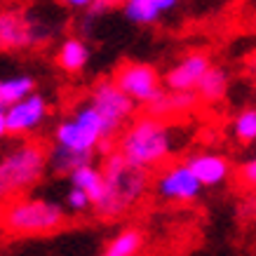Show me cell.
<instances>
[{"mask_svg": "<svg viewBox=\"0 0 256 256\" xmlns=\"http://www.w3.org/2000/svg\"><path fill=\"white\" fill-rule=\"evenodd\" d=\"M66 224V207L50 198H12L0 207V230L14 238L56 233Z\"/></svg>", "mask_w": 256, "mask_h": 256, "instance_id": "obj_3", "label": "cell"}, {"mask_svg": "<svg viewBox=\"0 0 256 256\" xmlns=\"http://www.w3.org/2000/svg\"><path fill=\"white\" fill-rule=\"evenodd\" d=\"M233 132L238 136V141H242V144H252L256 139V110L254 108H244L240 116L235 118Z\"/></svg>", "mask_w": 256, "mask_h": 256, "instance_id": "obj_21", "label": "cell"}, {"mask_svg": "<svg viewBox=\"0 0 256 256\" xmlns=\"http://www.w3.org/2000/svg\"><path fill=\"white\" fill-rule=\"evenodd\" d=\"M118 139V153L127 162L141 170H156L158 164L170 160L172 153L178 150L174 141V127L164 118L144 116L124 124Z\"/></svg>", "mask_w": 256, "mask_h": 256, "instance_id": "obj_2", "label": "cell"}, {"mask_svg": "<svg viewBox=\"0 0 256 256\" xmlns=\"http://www.w3.org/2000/svg\"><path fill=\"white\" fill-rule=\"evenodd\" d=\"M47 153L40 144H22L0 160V207L12 198L26 195L42 181Z\"/></svg>", "mask_w": 256, "mask_h": 256, "instance_id": "obj_4", "label": "cell"}, {"mask_svg": "<svg viewBox=\"0 0 256 256\" xmlns=\"http://www.w3.org/2000/svg\"><path fill=\"white\" fill-rule=\"evenodd\" d=\"M90 45L80 38H66L59 45V52H56V64L59 68L66 70V73H80L85 70V66L90 64Z\"/></svg>", "mask_w": 256, "mask_h": 256, "instance_id": "obj_14", "label": "cell"}, {"mask_svg": "<svg viewBox=\"0 0 256 256\" xmlns=\"http://www.w3.org/2000/svg\"><path fill=\"white\" fill-rule=\"evenodd\" d=\"M200 101L195 96L193 90L188 92H162L153 104H148V116H158V118H170V116H178V113H188L195 110Z\"/></svg>", "mask_w": 256, "mask_h": 256, "instance_id": "obj_13", "label": "cell"}, {"mask_svg": "<svg viewBox=\"0 0 256 256\" xmlns=\"http://www.w3.org/2000/svg\"><path fill=\"white\" fill-rule=\"evenodd\" d=\"M124 0H94L92 5H90V14H101V12H108L113 8H120Z\"/></svg>", "mask_w": 256, "mask_h": 256, "instance_id": "obj_24", "label": "cell"}, {"mask_svg": "<svg viewBox=\"0 0 256 256\" xmlns=\"http://www.w3.org/2000/svg\"><path fill=\"white\" fill-rule=\"evenodd\" d=\"M59 2H64V5L70 10H87L94 0H59Z\"/></svg>", "mask_w": 256, "mask_h": 256, "instance_id": "obj_26", "label": "cell"}, {"mask_svg": "<svg viewBox=\"0 0 256 256\" xmlns=\"http://www.w3.org/2000/svg\"><path fill=\"white\" fill-rule=\"evenodd\" d=\"M210 56L202 52H193V54L184 56L178 64H174L167 73H164V87L172 92H188L195 90V82L200 80V76L210 68Z\"/></svg>", "mask_w": 256, "mask_h": 256, "instance_id": "obj_10", "label": "cell"}, {"mask_svg": "<svg viewBox=\"0 0 256 256\" xmlns=\"http://www.w3.org/2000/svg\"><path fill=\"white\" fill-rule=\"evenodd\" d=\"M122 12L130 22L139 24V26H150V24H156L162 16V12L150 0H124Z\"/></svg>", "mask_w": 256, "mask_h": 256, "instance_id": "obj_19", "label": "cell"}, {"mask_svg": "<svg viewBox=\"0 0 256 256\" xmlns=\"http://www.w3.org/2000/svg\"><path fill=\"white\" fill-rule=\"evenodd\" d=\"M54 144L66 148V150L80 153V156H94V150L104 146V139H101L99 132L85 127L82 122H78L76 118L70 116L54 127Z\"/></svg>", "mask_w": 256, "mask_h": 256, "instance_id": "obj_9", "label": "cell"}, {"mask_svg": "<svg viewBox=\"0 0 256 256\" xmlns=\"http://www.w3.org/2000/svg\"><path fill=\"white\" fill-rule=\"evenodd\" d=\"M150 2H153V5L162 12V14H164V12H172V10L178 5V0H150Z\"/></svg>", "mask_w": 256, "mask_h": 256, "instance_id": "obj_25", "label": "cell"}, {"mask_svg": "<svg viewBox=\"0 0 256 256\" xmlns=\"http://www.w3.org/2000/svg\"><path fill=\"white\" fill-rule=\"evenodd\" d=\"M90 104H92L96 113L104 120V132H106V141H113L120 134L124 124L132 120L136 104H134L113 80H99L90 92Z\"/></svg>", "mask_w": 256, "mask_h": 256, "instance_id": "obj_5", "label": "cell"}, {"mask_svg": "<svg viewBox=\"0 0 256 256\" xmlns=\"http://www.w3.org/2000/svg\"><path fill=\"white\" fill-rule=\"evenodd\" d=\"M101 176H104V193L92 204V210L96 212V216L106 221H116L134 210V204H139L150 186L148 170L127 162L118 150L106 156Z\"/></svg>", "mask_w": 256, "mask_h": 256, "instance_id": "obj_1", "label": "cell"}, {"mask_svg": "<svg viewBox=\"0 0 256 256\" xmlns=\"http://www.w3.org/2000/svg\"><path fill=\"white\" fill-rule=\"evenodd\" d=\"M8 136V124H5V113H0V141Z\"/></svg>", "mask_w": 256, "mask_h": 256, "instance_id": "obj_27", "label": "cell"}, {"mask_svg": "<svg viewBox=\"0 0 256 256\" xmlns=\"http://www.w3.org/2000/svg\"><path fill=\"white\" fill-rule=\"evenodd\" d=\"M240 178L244 186H254L256 184V160L254 158H249V160H244L240 167Z\"/></svg>", "mask_w": 256, "mask_h": 256, "instance_id": "obj_23", "label": "cell"}, {"mask_svg": "<svg viewBox=\"0 0 256 256\" xmlns=\"http://www.w3.org/2000/svg\"><path fill=\"white\" fill-rule=\"evenodd\" d=\"M73 118H76L78 122H82L85 127L94 130V132H99L101 139H104V146L108 144V141H106V132H104V120H101V116L96 113V108H94L90 101L78 104V106H76V110H73Z\"/></svg>", "mask_w": 256, "mask_h": 256, "instance_id": "obj_20", "label": "cell"}, {"mask_svg": "<svg viewBox=\"0 0 256 256\" xmlns=\"http://www.w3.org/2000/svg\"><path fill=\"white\" fill-rule=\"evenodd\" d=\"M68 178H70V186L82 188L90 195L92 204L104 193V176H101V170L94 162H85V164H80V167H76L73 172H68Z\"/></svg>", "mask_w": 256, "mask_h": 256, "instance_id": "obj_15", "label": "cell"}, {"mask_svg": "<svg viewBox=\"0 0 256 256\" xmlns=\"http://www.w3.org/2000/svg\"><path fill=\"white\" fill-rule=\"evenodd\" d=\"M113 82H116L134 104H144V106L153 104V101L164 92L160 73H158L153 66L139 64V62L122 64V66L116 70Z\"/></svg>", "mask_w": 256, "mask_h": 256, "instance_id": "obj_6", "label": "cell"}, {"mask_svg": "<svg viewBox=\"0 0 256 256\" xmlns=\"http://www.w3.org/2000/svg\"><path fill=\"white\" fill-rule=\"evenodd\" d=\"M47 113H50L47 99L33 90L31 94H26L24 99L14 101V104L5 110L8 134H12V136H26V134H33L40 124L47 120Z\"/></svg>", "mask_w": 256, "mask_h": 256, "instance_id": "obj_8", "label": "cell"}, {"mask_svg": "<svg viewBox=\"0 0 256 256\" xmlns=\"http://www.w3.org/2000/svg\"><path fill=\"white\" fill-rule=\"evenodd\" d=\"M153 190L164 202H193L200 198L202 184L188 170L186 162H174L156 178Z\"/></svg>", "mask_w": 256, "mask_h": 256, "instance_id": "obj_7", "label": "cell"}, {"mask_svg": "<svg viewBox=\"0 0 256 256\" xmlns=\"http://www.w3.org/2000/svg\"><path fill=\"white\" fill-rule=\"evenodd\" d=\"M141 244H144V235L134 228H127V230H120L108 242V247L101 256H136Z\"/></svg>", "mask_w": 256, "mask_h": 256, "instance_id": "obj_18", "label": "cell"}, {"mask_svg": "<svg viewBox=\"0 0 256 256\" xmlns=\"http://www.w3.org/2000/svg\"><path fill=\"white\" fill-rule=\"evenodd\" d=\"M188 170L195 174V178L202 184V188L221 186L230 176V162L224 156L216 153H198L188 158Z\"/></svg>", "mask_w": 256, "mask_h": 256, "instance_id": "obj_11", "label": "cell"}, {"mask_svg": "<svg viewBox=\"0 0 256 256\" xmlns=\"http://www.w3.org/2000/svg\"><path fill=\"white\" fill-rule=\"evenodd\" d=\"M94 156H80V153H73V150H66V148L56 146L47 153V167L52 172H56V174H66L68 176V172H73L76 167H80V164L85 162H92Z\"/></svg>", "mask_w": 256, "mask_h": 256, "instance_id": "obj_17", "label": "cell"}, {"mask_svg": "<svg viewBox=\"0 0 256 256\" xmlns=\"http://www.w3.org/2000/svg\"><path fill=\"white\" fill-rule=\"evenodd\" d=\"M66 210L73 212V214H85V212L92 210V200L82 188L70 186V190L66 193Z\"/></svg>", "mask_w": 256, "mask_h": 256, "instance_id": "obj_22", "label": "cell"}, {"mask_svg": "<svg viewBox=\"0 0 256 256\" xmlns=\"http://www.w3.org/2000/svg\"><path fill=\"white\" fill-rule=\"evenodd\" d=\"M33 90H36V80L31 76H14V78L0 80V113H5L14 101L24 99Z\"/></svg>", "mask_w": 256, "mask_h": 256, "instance_id": "obj_16", "label": "cell"}, {"mask_svg": "<svg viewBox=\"0 0 256 256\" xmlns=\"http://www.w3.org/2000/svg\"><path fill=\"white\" fill-rule=\"evenodd\" d=\"M228 85H230V78H228L226 68L210 64V68L204 70L200 80L195 82L193 92L198 96V101H202V104H218L228 94Z\"/></svg>", "mask_w": 256, "mask_h": 256, "instance_id": "obj_12", "label": "cell"}]
</instances>
